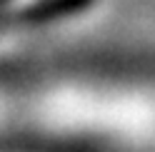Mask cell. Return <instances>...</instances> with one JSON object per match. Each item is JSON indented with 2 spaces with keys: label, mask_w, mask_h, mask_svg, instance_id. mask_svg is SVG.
Wrapping results in <instances>:
<instances>
[{
  "label": "cell",
  "mask_w": 155,
  "mask_h": 152,
  "mask_svg": "<svg viewBox=\"0 0 155 152\" xmlns=\"http://www.w3.org/2000/svg\"><path fill=\"white\" fill-rule=\"evenodd\" d=\"M93 0H43L38 5H30L28 10L18 13V15H10L5 17L3 23L8 25H40V23H48V20H55V17H63V15H70V13H78L83 8H88Z\"/></svg>",
  "instance_id": "obj_1"
},
{
  "label": "cell",
  "mask_w": 155,
  "mask_h": 152,
  "mask_svg": "<svg viewBox=\"0 0 155 152\" xmlns=\"http://www.w3.org/2000/svg\"><path fill=\"white\" fill-rule=\"evenodd\" d=\"M5 3H8V0H0V5H5Z\"/></svg>",
  "instance_id": "obj_2"
}]
</instances>
